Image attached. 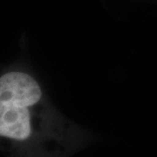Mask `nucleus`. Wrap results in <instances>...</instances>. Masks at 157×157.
<instances>
[{"mask_svg":"<svg viewBox=\"0 0 157 157\" xmlns=\"http://www.w3.org/2000/svg\"><path fill=\"white\" fill-rule=\"evenodd\" d=\"M77 135L31 72L15 66L0 74V150L6 157H67Z\"/></svg>","mask_w":157,"mask_h":157,"instance_id":"nucleus-1","label":"nucleus"}]
</instances>
